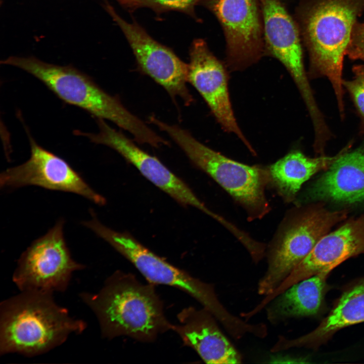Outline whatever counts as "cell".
I'll list each match as a JSON object with an SVG mask.
<instances>
[{
  "label": "cell",
  "mask_w": 364,
  "mask_h": 364,
  "mask_svg": "<svg viewBox=\"0 0 364 364\" xmlns=\"http://www.w3.org/2000/svg\"><path fill=\"white\" fill-rule=\"evenodd\" d=\"M80 296L95 314L106 338L125 336L152 342L159 334L172 329L154 284H142L130 273L116 271L98 293H83Z\"/></svg>",
  "instance_id": "6da1fadb"
},
{
  "label": "cell",
  "mask_w": 364,
  "mask_h": 364,
  "mask_svg": "<svg viewBox=\"0 0 364 364\" xmlns=\"http://www.w3.org/2000/svg\"><path fill=\"white\" fill-rule=\"evenodd\" d=\"M364 0H306L297 9V24L309 52L310 72L327 77L344 115L343 61Z\"/></svg>",
  "instance_id": "7a4b0ae2"
},
{
  "label": "cell",
  "mask_w": 364,
  "mask_h": 364,
  "mask_svg": "<svg viewBox=\"0 0 364 364\" xmlns=\"http://www.w3.org/2000/svg\"><path fill=\"white\" fill-rule=\"evenodd\" d=\"M85 328L82 321L55 302L52 294L21 291L1 304L0 353L41 354Z\"/></svg>",
  "instance_id": "3957f363"
},
{
  "label": "cell",
  "mask_w": 364,
  "mask_h": 364,
  "mask_svg": "<svg viewBox=\"0 0 364 364\" xmlns=\"http://www.w3.org/2000/svg\"><path fill=\"white\" fill-rule=\"evenodd\" d=\"M2 63L31 74L64 102L88 112L97 119L107 120L129 132L140 144L155 148L167 141L129 111L119 99L101 88L91 77L71 66H59L34 57H10Z\"/></svg>",
  "instance_id": "277c9868"
},
{
  "label": "cell",
  "mask_w": 364,
  "mask_h": 364,
  "mask_svg": "<svg viewBox=\"0 0 364 364\" xmlns=\"http://www.w3.org/2000/svg\"><path fill=\"white\" fill-rule=\"evenodd\" d=\"M151 122L165 132L195 166L231 195L246 210L250 221L262 218L269 212L265 194L270 183L268 167L249 165L230 159L199 142L188 130L155 116Z\"/></svg>",
  "instance_id": "5b68a950"
},
{
  "label": "cell",
  "mask_w": 364,
  "mask_h": 364,
  "mask_svg": "<svg viewBox=\"0 0 364 364\" xmlns=\"http://www.w3.org/2000/svg\"><path fill=\"white\" fill-rule=\"evenodd\" d=\"M87 227L128 260L150 283L176 288L208 309L231 334L242 327L243 320L230 313L219 301L213 286L173 266L147 249L130 235L115 231L96 217Z\"/></svg>",
  "instance_id": "8992f818"
},
{
  "label": "cell",
  "mask_w": 364,
  "mask_h": 364,
  "mask_svg": "<svg viewBox=\"0 0 364 364\" xmlns=\"http://www.w3.org/2000/svg\"><path fill=\"white\" fill-rule=\"evenodd\" d=\"M347 213L346 210L332 211L317 205L287 215L268 247L267 268L258 282V294H271Z\"/></svg>",
  "instance_id": "52a82bcc"
},
{
  "label": "cell",
  "mask_w": 364,
  "mask_h": 364,
  "mask_svg": "<svg viewBox=\"0 0 364 364\" xmlns=\"http://www.w3.org/2000/svg\"><path fill=\"white\" fill-rule=\"evenodd\" d=\"M60 219L21 254L13 280L21 291L53 294L67 288L73 272L84 267L71 257Z\"/></svg>",
  "instance_id": "ba28073f"
},
{
  "label": "cell",
  "mask_w": 364,
  "mask_h": 364,
  "mask_svg": "<svg viewBox=\"0 0 364 364\" xmlns=\"http://www.w3.org/2000/svg\"><path fill=\"white\" fill-rule=\"evenodd\" d=\"M218 20L225 40V64L243 71L265 56L260 0H201Z\"/></svg>",
  "instance_id": "9c48e42d"
},
{
  "label": "cell",
  "mask_w": 364,
  "mask_h": 364,
  "mask_svg": "<svg viewBox=\"0 0 364 364\" xmlns=\"http://www.w3.org/2000/svg\"><path fill=\"white\" fill-rule=\"evenodd\" d=\"M31 154L23 164L0 174V188L14 189L29 186L73 193L103 205L105 199L97 193L67 161L39 145L29 136Z\"/></svg>",
  "instance_id": "30bf717a"
},
{
  "label": "cell",
  "mask_w": 364,
  "mask_h": 364,
  "mask_svg": "<svg viewBox=\"0 0 364 364\" xmlns=\"http://www.w3.org/2000/svg\"><path fill=\"white\" fill-rule=\"evenodd\" d=\"M106 8L124 34L141 72L162 86L173 100L178 97L186 105H190L194 99L187 85L188 64L137 23L125 21L108 4Z\"/></svg>",
  "instance_id": "8fae6325"
},
{
  "label": "cell",
  "mask_w": 364,
  "mask_h": 364,
  "mask_svg": "<svg viewBox=\"0 0 364 364\" xmlns=\"http://www.w3.org/2000/svg\"><path fill=\"white\" fill-rule=\"evenodd\" d=\"M97 123L99 129L97 133L79 130L74 131V133L85 136L94 143L113 149L134 166L150 182L178 203L194 207L215 220L219 218V215L208 209L189 187L158 159L141 149L122 132L109 126L105 120L97 119Z\"/></svg>",
  "instance_id": "7c38bea8"
},
{
  "label": "cell",
  "mask_w": 364,
  "mask_h": 364,
  "mask_svg": "<svg viewBox=\"0 0 364 364\" xmlns=\"http://www.w3.org/2000/svg\"><path fill=\"white\" fill-rule=\"evenodd\" d=\"M188 82L197 90L226 132L235 134L254 155L252 145L239 127L230 98L228 68L203 39H195L190 50Z\"/></svg>",
  "instance_id": "4fadbf2b"
},
{
  "label": "cell",
  "mask_w": 364,
  "mask_h": 364,
  "mask_svg": "<svg viewBox=\"0 0 364 364\" xmlns=\"http://www.w3.org/2000/svg\"><path fill=\"white\" fill-rule=\"evenodd\" d=\"M265 56L280 61L295 82L307 108L314 99L305 70L300 30L281 0H260Z\"/></svg>",
  "instance_id": "5bb4252c"
},
{
  "label": "cell",
  "mask_w": 364,
  "mask_h": 364,
  "mask_svg": "<svg viewBox=\"0 0 364 364\" xmlns=\"http://www.w3.org/2000/svg\"><path fill=\"white\" fill-rule=\"evenodd\" d=\"M364 253V213L325 235L306 257L270 294L261 301L267 305L292 285L323 270L331 271L345 260Z\"/></svg>",
  "instance_id": "9a60e30c"
},
{
  "label": "cell",
  "mask_w": 364,
  "mask_h": 364,
  "mask_svg": "<svg viewBox=\"0 0 364 364\" xmlns=\"http://www.w3.org/2000/svg\"><path fill=\"white\" fill-rule=\"evenodd\" d=\"M177 318L178 324L173 325L172 330L205 363H241V355L222 333L216 318L208 309L186 307L178 314Z\"/></svg>",
  "instance_id": "2e32d148"
},
{
  "label": "cell",
  "mask_w": 364,
  "mask_h": 364,
  "mask_svg": "<svg viewBox=\"0 0 364 364\" xmlns=\"http://www.w3.org/2000/svg\"><path fill=\"white\" fill-rule=\"evenodd\" d=\"M349 149L309 188L306 200L347 204L364 200V146Z\"/></svg>",
  "instance_id": "e0dca14e"
},
{
  "label": "cell",
  "mask_w": 364,
  "mask_h": 364,
  "mask_svg": "<svg viewBox=\"0 0 364 364\" xmlns=\"http://www.w3.org/2000/svg\"><path fill=\"white\" fill-rule=\"evenodd\" d=\"M364 322V277L347 287L327 316L308 333L295 339L284 337L281 346L316 349L326 343L338 331Z\"/></svg>",
  "instance_id": "ac0fdd59"
},
{
  "label": "cell",
  "mask_w": 364,
  "mask_h": 364,
  "mask_svg": "<svg viewBox=\"0 0 364 364\" xmlns=\"http://www.w3.org/2000/svg\"><path fill=\"white\" fill-rule=\"evenodd\" d=\"M331 271L323 270L290 287L267 305L268 320L276 324L292 317L315 316L324 308L326 280Z\"/></svg>",
  "instance_id": "d6986e66"
},
{
  "label": "cell",
  "mask_w": 364,
  "mask_h": 364,
  "mask_svg": "<svg viewBox=\"0 0 364 364\" xmlns=\"http://www.w3.org/2000/svg\"><path fill=\"white\" fill-rule=\"evenodd\" d=\"M350 147L348 145L333 156L323 155L315 158L307 157L299 150H292L268 167L270 183L284 201L290 202L304 182L317 172L329 168Z\"/></svg>",
  "instance_id": "ffe728a7"
},
{
  "label": "cell",
  "mask_w": 364,
  "mask_h": 364,
  "mask_svg": "<svg viewBox=\"0 0 364 364\" xmlns=\"http://www.w3.org/2000/svg\"><path fill=\"white\" fill-rule=\"evenodd\" d=\"M201 0H128L126 8L134 9L147 7L160 13L178 11L196 18L194 8Z\"/></svg>",
  "instance_id": "44dd1931"
},
{
  "label": "cell",
  "mask_w": 364,
  "mask_h": 364,
  "mask_svg": "<svg viewBox=\"0 0 364 364\" xmlns=\"http://www.w3.org/2000/svg\"><path fill=\"white\" fill-rule=\"evenodd\" d=\"M354 77L351 80H343V86L351 95L364 122V65L353 68Z\"/></svg>",
  "instance_id": "7402d4cb"
},
{
  "label": "cell",
  "mask_w": 364,
  "mask_h": 364,
  "mask_svg": "<svg viewBox=\"0 0 364 364\" xmlns=\"http://www.w3.org/2000/svg\"><path fill=\"white\" fill-rule=\"evenodd\" d=\"M346 54L352 59L364 61V22H356L353 26Z\"/></svg>",
  "instance_id": "603a6c76"
}]
</instances>
